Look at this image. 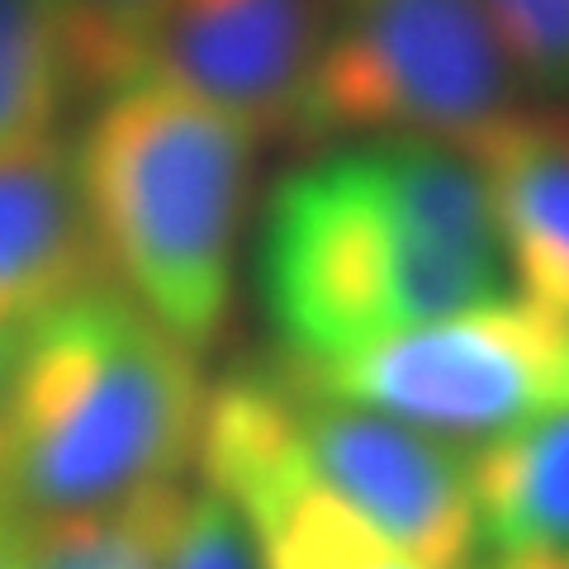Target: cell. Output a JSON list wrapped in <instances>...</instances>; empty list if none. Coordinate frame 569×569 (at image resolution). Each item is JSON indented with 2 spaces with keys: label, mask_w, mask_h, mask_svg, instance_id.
<instances>
[{
  "label": "cell",
  "mask_w": 569,
  "mask_h": 569,
  "mask_svg": "<svg viewBox=\"0 0 569 569\" xmlns=\"http://www.w3.org/2000/svg\"><path fill=\"white\" fill-rule=\"evenodd\" d=\"M0 569H20V560H14V537H10L6 508H0Z\"/></svg>",
  "instance_id": "cell-17"
},
{
  "label": "cell",
  "mask_w": 569,
  "mask_h": 569,
  "mask_svg": "<svg viewBox=\"0 0 569 569\" xmlns=\"http://www.w3.org/2000/svg\"><path fill=\"white\" fill-rule=\"evenodd\" d=\"M522 91L479 0H347L280 142L313 152L356 138H432L475 152L527 104Z\"/></svg>",
  "instance_id": "cell-4"
},
{
  "label": "cell",
  "mask_w": 569,
  "mask_h": 569,
  "mask_svg": "<svg viewBox=\"0 0 569 569\" xmlns=\"http://www.w3.org/2000/svg\"><path fill=\"white\" fill-rule=\"evenodd\" d=\"M503 295L512 276L485 171L447 142H328L261 200L257 299L284 366L342 361Z\"/></svg>",
  "instance_id": "cell-1"
},
{
  "label": "cell",
  "mask_w": 569,
  "mask_h": 569,
  "mask_svg": "<svg viewBox=\"0 0 569 569\" xmlns=\"http://www.w3.org/2000/svg\"><path fill=\"white\" fill-rule=\"evenodd\" d=\"M81 104L58 0H0V152L62 138Z\"/></svg>",
  "instance_id": "cell-12"
},
{
  "label": "cell",
  "mask_w": 569,
  "mask_h": 569,
  "mask_svg": "<svg viewBox=\"0 0 569 569\" xmlns=\"http://www.w3.org/2000/svg\"><path fill=\"white\" fill-rule=\"evenodd\" d=\"M162 569H261L242 512L204 479H186L171 498Z\"/></svg>",
  "instance_id": "cell-15"
},
{
  "label": "cell",
  "mask_w": 569,
  "mask_h": 569,
  "mask_svg": "<svg viewBox=\"0 0 569 569\" xmlns=\"http://www.w3.org/2000/svg\"><path fill=\"white\" fill-rule=\"evenodd\" d=\"M470 157L485 171L512 290L569 323V104H522Z\"/></svg>",
  "instance_id": "cell-10"
},
{
  "label": "cell",
  "mask_w": 569,
  "mask_h": 569,
  "mask_svg": "<svg viewBox=\"0 0 569 569\" xmlns=\"http://www.w3.org/2000/svg\"><path fill=\"white\" fill-rule=\"evenodd\" d=\"M280 432L299 475L332 493L389 546L432 569H475V503L466 447L376 408L332 399L276 361Z\"/></svg>",
  "instance_id": "cell-6"
},
{
  "label": "cell",
  "mask_w": 569,
  "mask_h": 569,
  "mask_svg": "<svg viewBox=\"0 0 569 569\" xmlns=\"http://www.w3.org/2000/svg\"><path fill=\"white\" fill-rule=\"evenodd\" d=\"M556 569H569V556H565V560H560V565H556Z\"/></svg>",
  "instance_id": "cell-20"
},
{
  "label": "cell",
  "mask_w": 569,
  "mask_h": 569,
  "mask_svg": "<svg viewBox=\"0 0 569 569\" xmlns=\"http://www.w3.org/2000/svg\"><path fill=\"white\" fill-rule=\"evenodd\" d=\"M171 0H58L81 100H100L148 71Z\"/></svg>",
  "instance_id": "cell-14"
},
{
  "label": "cell",
  "mask_w": 569,
  "mask_h": 569,
  "mask_svg": "<svg viewBox=\"0 0 569 569\" xmlns=\"http://www.w3.org/2000/svg\"><path fill=\"white\" fill-rule=\"evenodd\" d=\"M332 399L479 447L569 403V323L518 290L328 366H290Z\"/></svg>",
  "instance_id": "cell-5"
},
{
  "label": "cell",
  "mask_w": 569,
  "mask_h": 569,
  "mask_svg": "<svg viewBox=\"0 0 569 569\" xmlns=\"http://www.w3.org/2000/svg\"><path fill=\"white\" fill-rule=\"evenodd\" d=\"M261 142L252 123L157 77L91 100L71 138L104 280L190 351H209L233 318Z\"/></svg>",
  "instance_id": "cell-3"
},
{
  "label": "cell",
  "mask_w": 569,
  "mask_h": 569,
  "mask_svg": "<svg viewBox=\"0 0 569 569\" xmlns=\"http://www.w3.org/2000/svg\"><path fill=\"white\" fill-rule=\"evenodd\" d=\"M475 569H522V565H475ZM550 569H556V565H550Z\"/></svg>",
  "instance_id": "cell-19"
},
{
  "label": "cell",
  "mask_w": 569,
  "mask_h": 569,
  "mask_svg": "<svg viewBox=\"0 0 569 569\" xmlns=\"http://www.w3.org/2000/svg\"><path fill=\"white\" fill-rule=\"evenodd\" d=\"M209 380L110 280L48 309L10 347L0 389V508L81 512L190 479Z\"/></svg>",
  "instance_id": "cell-2"
},
{
  "label": "cell",
  "mask_w": 569,
  "mask_h": 569,
  "mask_svg": "<svg viewBox=\"0 0 569 569\" xmlns=\"http://www.w3.org/2000/svg\"><path fill=\"white\" fill-rule=\"evenodd\" d=\"M20 332H0V389H6V366H10V347Z\"/></svg>",
  "instance_id": "cell-18"
},
{
  "label": "cell",
  "mask_w": 569,
  "mask_h": 569,
  "mask_svg": "<svg viewBox=\"0 0 569 569\" xmlns=\"http://www.w3.org/2000/svg\"><path fill=\"white\" fill-rule=\"evenodd\" d=\"M479 556L550 569L569 556V403L466 447Z\"/></svg>",
  "instance_id": "cell-11"
},
{
  "label": "cell",
  "mask_w": 569,
  "mask_h": 569,
  "mask_svg": "<svg viewBox=\"0 0 569 569\" xmlns=\"http://www.w3.org/2000/svg\"><path fill=\"white\" fill-rule=\"evenodd\" d=\"M323 29V0H171L142 77L181 86L280 142Z\"/></svg>",
  "instance_id": "cell-8"
},
{
  "label": "cell",
  "mask_w": 569,
  "mask_h": 569,
  "mask_svg": "<svg viewBox=\"0 0 569 569\" xmlns=\"http://www.w3.org/2000/svg\"><path fill=\"white\" fill-rule=\"evenodd\" d=\"M522 86L569 104V0H479Z\"/></svg>",
  "instance_id": "cell-16"
},
{
  "label": "cell",
  "mask_w": 569,
  "mask_h": 569,
  "mask_svg": "<svg viewBox=\"0 0 569 569\" xmlns=\"http://www.w3.org/2000/svg\"><path fill=\"white\" fill-rule=\"evenodd\" d=\"M96 280H104V266L86 223L71 138L0 152V332H24Z\"/></svg>",
  "instance_id": "cell-9"
},
{
  "label": "cell",
  "mask_w": 569,
  "mask_h": 569,
  "mask_svg": "<svg viewBox=\"0 0 569 569\" xmlns=\"http://www.w3.org/2000/svg\"><path fill=\"white\" fill-rule=\"evenodd\" d=\"M181 485L81 512H43V518L6 512L14 560L20 569H162V531Z\"/></svg>",
  "instance_id": "cell-13"
},
{
  "label": "cell",
  "mask_w": 569,
  "mask_h": 569,
  "mask_svg": "<svg viewBox=\"0 0 569 569\" xmlns=\"http://www.w3.org/2000/svg\"><path fill=\"white\" fill-rule=\"evenodd\" d=\"M342 6H347V0H342Z\"/></svg>",
  "instance_id": "cell-21"
},
{
  "label": "cell",
  "mask_w": 569,
  "mask_h": 569,
  "mask_svg": "<svg viewBox=\"0 0 569 569\" xmlns=\"http://www.w3.org/2000/svg\"><path fill=\"white\" fill-rule=\"evenodd\" d=\"M190 475L242 512L261 569H432L299 475L280 432L276 361L209 385Z\"/></svg>",
  "instance_id": "cell-7"
}]
</instances>
